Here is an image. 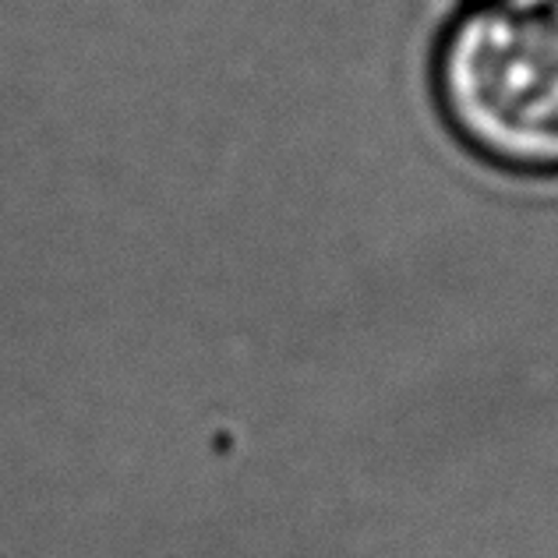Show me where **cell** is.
<instances>
[{
  "instance_id": "cell-1",
  "label": "cell",
  "mask_w": 558,
  "mask_h": 558,
  "mask_svg": "<svg viewBox=\"0 0 558 558\" xmlns=\"http://www.w3.org/2000/svg\"><path fill=\"white\" fill-rule=\"evenodd\" d=\"M452 128L512 170H558V0H488L438 61Z\"/></svg>"
}]
</instances>
